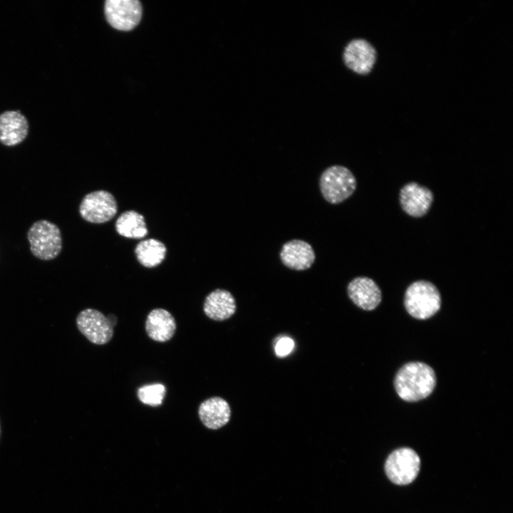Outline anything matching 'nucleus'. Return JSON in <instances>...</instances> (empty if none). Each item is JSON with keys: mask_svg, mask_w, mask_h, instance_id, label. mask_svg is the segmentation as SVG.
Wrapping results in <instances>:
<instances>
[{"mask_svg": "<svg viewBox=\"0 0 513 513\" xmlns=\"http://www.w3.org/2000/svg\"><path fill=\"white\" fill-rule=\"evenodd\" d=\"M404 305L407 312L417 319H428L440 309L441 296L432 282L418 280L410 284L405 292Z\"/></svg>", "mask_w": 513, "mask_h": 513, "instance_id": "obj_2", "label": "nucleus"}, {"mask_svg": "<svg viewBox=\"0 0 513 513\" xmlns=\"http://www.w3.org/2000/svg\"><path fill=\"white\" fill-rule=\"evenodd\" d=\"M347 292L350 299L365 311L375 309L382 300L380 289L372 279L366 276L352 279L348 285Z\"/></svg>", "mask_w": 513, "mask_h": 513, "instance_id": "obj_11", "label": "nucleus"}, {"mask_svg": "<svg viewBox=\"0 0 513 513\" xmlns=\"http://www.w3.org/2000/svg\"><path fill=\"white\" fill-rule=\"evenodd\" d=\"M294 342L288 336L279 338L274 345V351L277 357L284 358L288 356L294 349Z\"/></svg>", "mask_w": 513, "mask_h": 513, "instance_id": "obj_20", "label": "nucleus"}, {"mask_svg": "<svg viewBox=\"0 0 513 513\" xmlns=\"http://www.w3.org/2000/svg\"><path fill=\"white\" fill-rule=\"evenodd\" d=\"M434 199L432 192L415 182L405 184L400 190L402 209L413 217H422L429 211Z\"/></svg>", "mask_w": 513, "mask_h": 513, "instance_id": "obj_10", "label": "nucleus"}, {"mask_svg": "<svg viewBox=\"0 0 513 513\" xmlns=\"http://www.w3.org/2000/svg\"><path fill=\"white\" fill-rule=\"evenodd\" d=\"M235 299L232 294L225 290L217 289L209 293L204 301L205 315L214 321H224L230 318L236 311Z\"/></svg>", "mask_w": 513, "mask_h": 513, "instance_id": "obj_16", "label": "nucleus"}, {"mask_svg": "<svg viewBox=\"0 0 513 513\" xmlns=\"http://www.w3.org/2000/svg\"><path fill=\"white\" fill-rule=\"evenodd\" d=\"M27 239L31 253L41 260H52L62 250L60 229L54 223L46 219L33 223L28 231Z\"/></svg>", "mask_w": 513, "mask_h": 513, "instance_id": "obj_3", "label": "nucleus"}, {"mask_svg": "<svg viewBox=\"0 0 513 513\" xmlns=\"http://www.w3.org/2000/svg\"><path fill=\"white\" fill-rule=\"evenodd\" d=\"M176 328L175 318L164 309H155L147 316L145 331L147 336L155 341L166 342L170 340Z\"/></svg>", "mask_w": 513, "mask_h": 513, "instance_id": "obj_15", "label": "nucleus"}, {"mask_svg": "<svg viewBox=\"0 0 513 513\" xmlns=\"http://www.w3.org/2000/svg\"><path fill=\"white\" fill-rule=\"evenodd\" d=\"M115 229L120 235L132 239H142L147 234L143 216L134 210L120 215L115 222Z\"/></svg>", "mask_w": 513, "mask_h": 513, "instance_id": "obj_17", "label": "nucleus"}, {"mask_svg": "<svg viewBox=\"0 0 513 513\" xmlns=\"http://www.w3.org/2000/svg\"><path fill=\"white\" fill-rule=\"evenodd\" d=\"M198 415L206 428L217 430L228 423L231 416V409L224 399L217 396L212 397L200 405Z\"/></svg>", "mask_w": 513, "mask_h": 513, "instance_id": "obj_14", "label": "nucleus"}, {"mask_svg": "<svg viewBox=\"0 0 513 513\" xmlns=\"http://www.w3.org/2000/svg\"><path fill=\"white\" fill-rule=\"evenodd\" d=\"M142 5L138 0H107L104 12L108 24L120 31H130L140 21Z\"/></svg>", "mask_w": 513, "mask_h": 513, "instance_id": "obj_8", "label": "nucleus"}, {"mask_svg": "<svg viewBox=\"0 0 513 513\" xmlns=\"http://www.w3.org/2000/svg\"><path fill=\"white\" fill-rule=\"evenodd\" d=\"M76 325L80 332L94 344H105L113 336V326L109 319L96 309L81 311L76 318Z\"/></svg>", "mask_w": 513, "mask_h": 513, "instance_id": "obj_9", "label": "nucleus"}, {"mask_svg": "<svg viewBox=\"0 0 513 513\" xmlns=\"http://www.w3.org/2000/svg\"><path fill=\"white\" fill-rule=\"evenodd\" d=\"M436 385L433 369L419 361L409 362L397 372L394 387L398 396L407 402H418L429 396Z\"/></svg>", "mask_w": 513, "mask_h": 513, "instance_id": "obj_1", "label": "nucleus"}, {"mask_svg": "<svg viewBox=\"0 0 513 513\" xmlns=\"http://www.w3.org/2000/svg\"><path fill=\"white\" fill-rule=\"evenodd\" d=\"M28 123L19 110H6L0 114V142L12 147L20 144L27 137Z\"/></svg>", "mask_w": 513, "mask_h": 513, "instance_id": "obj_13", "label": "nucleus"}, {"mask_svg": "<svg viewBox=\"0 0 513 513\" xmlns=\"http://www.w3.org/2000/svg\"><path fill=\"white\" fill-rule=\"evenodd\" d=\"M420 469V457L410 447H400L393 450L388 456L384 465L388 478L398 485H406L413 482Z\"/></svg>", "mask_w": 513, "mask_h": 513, "instance_id": "obj_5", "label": "nucleus"}, {"mask_svg": "<svg viewBox=\"0 0 513 513\" xmlns=\"http://www.w3.org/2000/svg\"><path fill=\"white\" fill-rule=\"evenodd\" d=\"M166 393V388L161 383L146 385L138 390V397L144 404L156 407L162 404Z\"/></svg>", "mask_w": 513, "mask_h": 513, "instance_id": "obj_19", "label": "nucleus"}, {"mask_svg": "<svg viewBox=\"0 0 513 513\" xmlns=\"http://www.w3.org/2000/svg\"><path fill=\"white\" fill-rule=\"evenodd\" d=\"M118 211L115 199L110 192L97 190L87 194L79 206V213L86 221L100 224L114 217Z\"/></svg>", "mask_w": 513, "mask_h": 513, "instance_id": "obj_6", "label": "nucleus"}, {"mask_svg": "<svg viewBox=\"0 0 513 513\" xmlns=\"http://www.w3.org/2000/svg\"><path fill=\"white\" fill-rule=\"evenodd\" d=\"M344 66L351 72L359 76L369 74L377 61V52L374 46L363 38L351 40L342 53Z\"/></svg>", "mask_w": 513, "mask_h": 513, "instance_id": "obj_7", "label": "nucleus"}, {"mask_svg": "<svg viewBox=\"0 0 513 513\" xmlns=\"http://www.w3.org/2000/svg\"><path fill=\"white\" fill-rule=\"evenodd\" d=\"M279 256L284 266L296 271L309 269L316 259L311 245L301 239H292L284 244Z\"/></svg>", "mask_w": 513, "mask_h": 513, "instance_id": "obj_12", "label": "nucleus"}, {"mask_svg": "<svg viewBox=\"0 0 513 513\" xmlns=\"http://www.w3.org/2000/svg\"><path fill=\"white\" fill-rule=\"evenodd\" d=\"M0 435H1V426H0Z\"/></svg>", "mask_w": 513, "mask_h": 513, "instance_id": "obj_21", "label": "nucleus"}, {"mask_svg": "<svg viewBox=\"0 0 513 513\" xmlns=\"http://www.w3.org/2000/svg\"><path fill=\"white\" fill-rule=\"evenodd\" d=\"M165 245L155 239H147L140 242L135 249L137 259L147 268L159 265L166 254Z\"/></svg>", "mask_w": 513, "mask_h": 513, "instance_id": "obj_18", "label": "nucleus"}, {"mask_svg": "<svg viewBox=\"0 0 513 513\" xmlns=\"http://www.w3.org/2000/svg\"><path fill=\"white\" fill-rule=\"evenodd\" d=\"M357 186L353 172L346 167L331 165L325 169L319 179L320 190L329 203L336 204L350 197Z\"/></svg>", "mask_w": 513, "mask_h": 513, "instance_id": "obj_4", "label": "nucleus"}]
</instances>
